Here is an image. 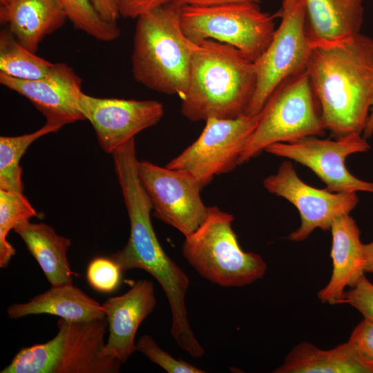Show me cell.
<instances>
[{"mask_svg":"<svg viewBox=\"0 0 373 373\" xmlns=\"http://www.w3.org/2000/svg\"><path fill=\"white\" fill-rule=\"evenodd\" d=\"M343 303L354 307L364 318L373 321V284L362 276L353 287L345 291Z\"/></svg>","mask_w":373,"mask_h":373,"instance_id":"cell-29","label":"cell"},{"mask_svg":"<svg viewBox=\"0 0 373 373\" xmlns=\"http://www.w3.org/2000/svg\"><path fill=\"white\" fill-rule=\"evenodd\" d=\"M50 314L72 321H89L106 316L99 303L73 283L51 287L24 303H14L7 309L8 318Z\"/></svg>","mask_w":373,"mask_h":373,"instance_id":"cell-20","label":"cell"},{"mask_svg":"<svg viewBox=\"0 0 373 373\" xmlns=\"http://www.w3.org/2000/svg\"><path fill=\"white\" fill-rule=\"evenodd\" d=\"M275 373H373V367L360 356L347 341L327 350L302 342L286 356Z\"/></svg>","mask_w":373,"mask_h":373,"instance_id":"cell-22","label":"cell"},{"mask_svg":"<svg viewBox=\"0 0 373 373\" xmlns=\"http://www.w3.org/2000/svg\"><path fill=\"white\" fill-rule=\"evenodd\" d=\"M138 176L152 206L153 216L175 228L184 237L204 220L208 207L201 198L202 188L189 173L139 161Z\"/></svg>","mask_w":373,"mask_h":373,"instance_id":"cell-11","label":"cell"},{"mask_svg":"<svg viewBox=\"0 0 373 373\" xmlns=\"http://www.w3.org/2000/svg\"><path fill=\"white\" fill-rule=\"evenodd\" d=\"M363 137L365 139L370 138L373 134V98L370 108V112L363 131Z\"/></svg>","mask_w":373,"mask_h":373,"instance_id":"cell-35","label":"cell"},{"mask_svg":"<svg viewBox=\"0 0 373 373\" xmlns=\"http://www.w3.org/2000/svg\"><path fill=\"white\" fill-rule=\"evenodd\" d=\"M73 26L101 41H112L120 36L117 23L104 21L90 0H56Z\"/></svg>","mask_w":373,"mask_h":373,"instance_id":"cell-26","label":"cell"},{"mask_svg":"<svg viewBox=\"0 0 373 373\" xmlns=\"http://www.w3.org/2000/svg\"><path fill=\"white\" fill-rule=\"evenodd\" d=\"M331 257L333 270L329 281L318 293L323 303H343L345 289L353 287L365 272L364 244L360 230L350 214L343 215L332 222Z\"/></svg>","mask_w":373,"mask_h":373,"instance_id":"cell-17","label":"cell"},{"mask_svg":"<svg viewBox=\"0 0 373 373\" xmlns=\"http://www.w3.org/2000/svg\"><path fill=\"white\" fill-rule=\"evenodd\" d=\"M113 164L130 222L126 245L109 258L122 272L140 269L150 274L162 287L172 314L171 327L183 331L190 326L185 303L189 278L164 251L151 220L152 206L138 176L135 138L113 153Z\"/></svg>","mask_w":373,"mask_h":373,"instance_id":"cell-2","label":"cell"},{"mask_svg":"<svg viewBox=\"0 0 373 373\" xmlns=\"http://www.w3.org/2000/svg\"><path fill=\"white\" fill-rule=\"evenodd\" d=\"M0 83L27 98L46 117L60 126L86 120L81 106L82 79L65 63H55L36 80H21L0 73Z\"/></svg>","mask_w":373,"mask_h":373,"instance_id":"cell-15","label":"cell"},{"mask_svg":"<svg viewBox=\"0 0 373 373\" xmlns=\"http://www.w3.org/2000/svg\"><path fill=\"white\" fill-rule=\"evenodd\" d=\"M274 17L255 3L185 6L180 10L181 26L190 40L198 43L212 39L229 44L254 61L272 39Z\"/></svg>","mask_w":373,"mask_h":373,"instance_id":"cell-8","label":"cell"},{"mask_svg":"<svg viewBox=\"0 0 373 373\" xmlns=\"http://www.w3.org/2000/svg\"><path fill=\"white\" fill-rule=\"evenodd\" d=\"M122 270L109 257H96L88 264L86 279L90 286L101 293H111L119 286Z\"/></svg>","mask_w":373,"mask_h":373,"instance_id":"cell-27","label":"cell"},{"mask_svg":"<svg viewBox=\"0 0 373 373\" xmlns=\"http://www.w3.org/2000/svg\"><path fill=\"white\" fill-rule=\"evenodd\" d=\"M157 300L152 282L136 281L130 289L108 298L102 306L109 332L104 353L125 363L137 350L135 337L142 321L154 310Z\"/></svg>","mask_w":373,"mask_h":373,"instance_id":"cell-16","label":"cell"},{"mask_svg":"<svg viewBox=\"0 0 373 373\" xmlns=\"http://www.w3.org/2000/svg\"><path fill=\"white\" fill-rule=\"evenodd\" d=\"M348 341L361 358L373 367V321L364 318L353 329Z\"/></svg>","mask_w":373,"mask_h":373,"instance_id":"cell-30","label":"cell"},{"mask_svg":"<svg viewBox=\"0 0 373 373\" xmlns=\"http://www.w3.org/2000/svg\"><path fill=\"white\" fill-rule=\"evenodd\" d=\"M326 130L363 133L373 98V39L358 33L315 45L307 66Z\"/></svg>","mask_w":373,"mask_h":373,"instance_id":"cell-1","label":"cell"},{"mask_svg":"<svg viewBox=\"0 0 373 373\" xmlns=\"http://www.w3.org/2000/svg\"><path fill=\"white\" fill-rule=\"evenodd\" d=\"M172 0H117L120 16L137 19L140 15L171 2Z\"/></svg>","mask_w":373,"mask_h":373,"instance_id":"cell-31","label":"cell"},{"mask_svg":"<svg viewBox=\"0 0 373 373\" xmlns=\"http://www.w3.org/2000/svg\"><path fill=\"white\" fill-rule=\"evenodd\" d=\"M257 82L255 62L233 46L212 39L196 43L180 112L191 122L247 113Z\"/></svg>","mask_w":373,"mask_h":373,"instance_id":"cell-3","label":"cell"},{"mask_svg":"<svg viewBox=\"0 0 373 373\" xmlns=\"http://www.w3.org/2000/svg\"><path fill=\"white\" fill-rule=\"evenodd\" d=\"M14 0H0L1 7L8 6Z\"/></svg>","mask_w":373,"mask_h":373,"instance_id":"cell-36","label":"cell"},{"mask_svg":"<svg viewBox=\"0 0 373 373\" xmlns=\"http://www.w3.org/2000/svg\"><path fill=\"white\" fill-rule=\"evenodd\" d=\"M365 272H373V241L364 245Z\"/></svg>","mask_w":373,"mask_h":373,"instance_id":"cell-34","label":"cell"},{"mask_svg":"<svg viewBox=\"0 0 373 373\" xmlns=\"http://www.w3.org/2000/svg\"><path fill=\"white\" fill-rule=\"evenodd\" d=\"M260 0H172L175 5L182 7L185 6H212L238 3H259Z\"/></svg>","mask_w":373,"mask_h":373,"instance_id":"cell-33","label":"cell"},{"mask_svg":"<svg viewBox=\"0 0 373 373\" xmlns=\"http://www.w3.org/2000/svg\"><path fill=\"white\" fill-rule=\"evenodd\" d=\"M313 46L334 43L360 33L363 0H302Z\"/></svg>","mask_w":373,"mask_h":373,"instance_id":"cell-19","label":"cell"},{"mask_svg":"<svg viewBox=\"0 0 373 373\" xmlns=\"http://www.w3.org/2000/svg\"><path fill=\"white\" fill-rule=\"evenodd\" d=\"M51 340L21 348L1 373H117L122 363L104 353L106 317L89 321L60 318Z\"/></svg>","mask_w":373,"mask_h":373,"instance_id":"cell-5","label":"cell"},{"mask_svg":"<svg viewBox=\"0 0 373 373\" xmlns=\"http://www.w3.org/2000/svg\"><path fill=\"white\" fill-rule=\"evenodd\" d=\"M14 231L23 240L51 287L73 283V276L76 274L67 258L71 245L69 238L57 234L52 227L42 222H24Z\"/></svg>","mask_w":373,"mask_h":373,"instance_id":"cell-21","label":"cell"},{"mask_svg":"<svg viewBox=\"0 0 373 373\" xmlns=\"http://www.w3.org/2000/svg\"><path fill=\"white\" fill-rule=\"evenodd\" d=\"M180 10L170 2L137 18L131 70L145 87L181 98L189 87L196 43L182 28Z\"/></svg>","mask_w":373,"mask_h":373,"instance_id":"cell-4","label":"cell"},{"mask_svg":"<svg viewBox=\"0 0 373 373\" xmlns=\"http://www.w3.org/2000/svg\"><path fill=\"white\" fill-rule=\"evenodd\" d=\"M38 213L21 192L0 189V267L6 268L16 251L7 238L22 222Z\"/></svg>","mask_w":373,"mask_h":373,"instance_id":"cell-25","label":"cell"},{"mask_svg":"<svg viewBox=\"0 0 373 373\" xmlns=\"http://www.w3.org/2000/svg\"><path fill=\"white\" fill-rule=\"evenodd\" d=\"M99 15L106 21L117 23L120 16L117 0H90Z\"/></svg>","mask_w":373,"mask_h":373,"instance_id":"cell-32","label":"cell"},{"mask_svg":"<svg viewBox=\"0 0 373 373\" xmlns=\"http://www.w3.org/2000/svg\"><path fill=\"white\" fill-rule=\"evenodd\" d=\"M260 113L234 118L211 117L199 137L166 166L191 174L203 189L214 176L231 171L256 128Z\"/></svg>","mask_w":373,"mask_h":373,"instance_id":"cell-10","label":"cell"},{"mask_svg":"<svg viewBox=\"0 0 373 373\" xmlns=\"http://www.w3.org/2000/svg\"><path fill=\"white\" fill-rule=\"evenodd\" d=\"M61 128L46 122L41 128L32 133L0 137V189L23 193L22 169L19 164L22 156L35 140L57 132Z\"/></svg>","mask_w":373,"mask_h":373,"instance_id":"cell-23","label":"cell"},{"mask_svg":"<svg viewBox=\"0 0 373 373\" xmlns=\"http://www.w3.org/2000/svg\"><path fill=\"white\" fill-rule=\"evenodd\" d=\"M325 130L307 69L284 81L272 93L260 113L258 125L238 164L258 156L273 144L321 136Z\"/></svg>","mask_w":373,"mask_h":373,"instance_id":"cell-7","label":"cell"},{"mask_svg":"<svg viewBox=\"0 0 373 373\" xmlns=\"http://www.w3.org/2000/svg\"><path fill=\"white\" fill-rule=\"evenodd\" d=\"M51 63L22 46L7 30L0 32V73L21 80L45 77Z\"/></svg>","mask_w":373,"mask_h":373,"instance_id":"cell-24","label":"cell"},{"mask_svg":"<svg viewBox=\"0 0 373 373\" xmlns=\"http://www.w3.org/2000/svg\"><path fill=\"white\" fill-rule=\"evenodd\" d=\"M281 21L265 52L256 61V90L247 114L256 115L276 88L307 69L313 50L302 0H283Z\"/></svg>","mask_w":373,"mask_h":373,"instance_id":"cell-9","label":"cell"},{"mask_svg":"<svg viewBox=\"0 0 373 373\" xmlns=\"http://www.w3.org/2000/svg\"><path fill=\"white\" fill-rule=\"evenodd\" d=\"M137 350L168 373H204V370L183 361L176 359L162 350L154 338L144 334L136 343Z\"/></svg>","mask_w":373,"mask_h":373,"instance_id":"cell-28","label":"cell"},{"mask_svg":"<svg viewBox=\"0 0 373 373\" xmlns=\"http://www.w3.org/2000/svg\"><path fill=\"white\" fill-rule=\"evenodd\" d=\"M81 106L99 146L111 154L137 133L156 125L164 115L163 105L155 100L102 98L83 93Z\"/></svg>","mask_w":373,"mask_h":373,"instance_id":"cell-14","label":"cell"},{"mask_svg":"<svg viewBox=\"0 0 373 373\" xmlns=\"http://www.w3.org/2000/svg\"><path fill=\"white\" fill-rule=\"evenodd\" d=\"M370 146L360 134L340 138L321 139L309 136L289 143H275L265 151L292 160L311 169L332 192L373 193V182L358 179L345 166L346 158L366 152Z\"/></svg>","mask_w":373,"mask_h":373,"instance_id":"cell-12","label":"cell"},{"mask_svg":"<svg viewBox=\"0 0 373 373\" xmlns=\"http://www.w3.org/2000/svg\"><path fill=\"white\" fill-rule=\"evenodd\" d=\"M234 216L208 207L199 227L185 237L182 255L204 278L223 287H240L265 276L267 265L260 255L245 252L232 229Z\"/></svg>","mask_w":373,"mask_h":373,"instance_id":"cell-6","label":"cell"},{"mask_svg":"<svg viewBox=\"0 0 373 373\" xmlns=\"http://www.w3.org/2000/svg\"><path fill=\"white\" fill-rule=\"evenodd\" d=\"M269 193L284 198L294 204L300 216V225L288 239L300 242L316 229L330 230L338 217L350 214L358 203L356 192H332L305 183L297 175L292 163L284 161L275 174L263 180Z\"/></svg>","mask_w":373,"mask_h":373,"instance_id":"cell-13","label":"cell"},{"mask_svg":"<svg viewBox=\"0 0 373 373\" xmlns=\"http://www.w3.org/2000/svg\"><path fill=\"white\" fill-rule=\"evenodd\" d=\"M67 19L56 0H14L0 7V21L22 46L36 52L44 38Z\"/></svg>","mask_w":373,"mask_h":373,"instance_id":"cell-18","label":"cell"}]
</instances>
